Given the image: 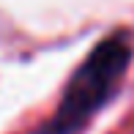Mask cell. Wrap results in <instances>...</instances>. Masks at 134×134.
<instances>
[{"label": "cell", "instance_id": "1", "mask_svg": "<svg viewBox=\"0 0 134 134\" xmlns=\"http://www.w3.org/2000/svg\"><path fill=\"white\" fill-rule=\"evenodd\" d=\"M134 63L131 27H115L101 36L69 74L52 115L33 134H82L120 96Z\"/></svg>", "mask_w": 134, "mask_h": 134}]
</instances>
